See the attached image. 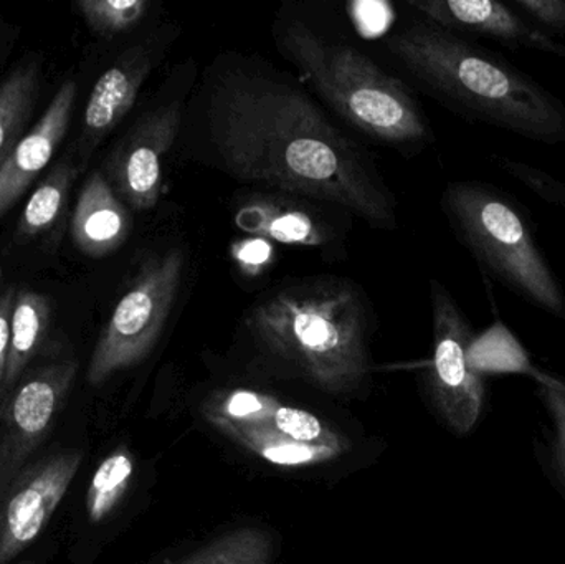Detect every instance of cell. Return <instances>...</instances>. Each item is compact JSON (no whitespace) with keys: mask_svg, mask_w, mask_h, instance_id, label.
<instances>
[{"mask_svg":"<svg viewBox=\"0 0 565 564\" xmlns=\"http://www.w3.org/2000/svg\"><path fill=\"white\" fill-rule=\"evenodd\" d=\"M209 135L238 181L341 205L374 227H394L392 195L305 92L275 76L231 72L214 79Z\"/></svg>","mask_w":565,"mask_h":564,"instance_id":"cell-1","label":"cell"},{"mask_svg":"<svg viewBox=\"0 0 565 564\" xmlns=\"http://www.w3.org/2000/svg\"><path fill=\"white\" fill-rule=\"evenodd\" d=\"M408 73L451 111L547 146L565 145V103L493 50L424 20L388 39Z\"/></svg>","mask_w":565,"mask_h":564,"instance_id":"cell-2","label":"cell"},{"mask_svg":"<svg viewBox=\"0 0 565 564\" xmlns=\"http://www.w3.org/2000/svg\"><path fill=\"white\" fill-rule=\"evenodd\" d=\"M252 333L328 393H351L369 373L365 313L345 281L285 288L252 308Z\"/></svg>","mask_w":565,"mask_h":564,"instance_id":"cell-3","label":"cell"},{"mask_svg":"<svg viewBox=\"0 0 565 564\" xmlns=\"http://www.w3.org/2000/svg\"><path fill=\"white\" fill-rule=\"evenodd\" d=\"M441 211L487 277L565 321V291L551 267L530 211L513 195L481 181H455L441 194Z\"/></svg>","mask_w":565,"mask_h":564,"instance_id":"cell-4","label":"cell"},{"mask_svg":"<svg viewBox=\"0 0 565 564\" xmlns=\"http://www.w3.org/2000/svg\"><path fill=\"white\" fill-rule=\"evenodd\" d=\"M280 42L319 96L365 135L401 146L434 141L417 99L354 46L328 42L298 20L282 30Z\"/></svg>","mask_w":565,"mask_h":564,"instance_id":"cell-5","label":"cell"},{"mask_svg":"<svg viewBox=\"0 0 565 564\" xmlns=\"http://www.w3.org/2000/svg\"><path fill=\"white\" fill-rule=\"evenodd\" d=\"M184 272L178 248L148 258L103 330L88 366V383H105L141 363L158 343L174 307Z\"/></svg>","mask_w":565,"mask_h":564,"instance_id":"cell-6","label":"cell"},{"mask_svg":"<svg viewBox=\"0 0 565 564\" xmlns=\"http://www.w3.org/2000/svg\"><path fill=\"white\" fill-rule=\"evenodd\" d=\"M430 304L434 358L428 394L445 426L457 436H468L477 429L488 396L487 381L468 363L473 327L454 295L435 278L430 280Z\"/></svg>","mask_w":565,"mask_h":564,"instance_id":"cell-7","label":"cell"},{"mask_svg":"<svg viewBox=\"0 0 565 564\" xmlns=\"http://www.w3.org/2000/svg\"><path fill=\"white\" fill-rule=\"evenodd\" d=\"M75 361L25 371L6 394L0 414V490L29 464L65 406L76 376Z\"/></svg>","mask_w":565,"mask_h":564,"instance_id":"cell-8","label":"cell"},{"mask_svg":"<svg viewBox=\"0 0 565 564\" xmlns=\"http://www.w3.org/2000/svg\"><path fill=\"white\" fill-rule=\"evenodd\" d=\"M82 462V450H58L26 464L0 490V564L13 562L39 539Z\"/></svg>","mask_w":565,"mask_h":564,"instance_id":"cell-9","label":"cell"},{"mask_svg":"<svg viewBox=\"0 0 565 564\" xmlns=\"http://www.w3.org/2000/svg\"><path fill=\"white\" fill-rule=\"evenodd\" d=\"M182 121V103L171 102L148 113L113 149L106 179L119 199L136 212L158 204L162 162L174 146Z\"/></svg>","mask_w":565,"mask_h":564,"instance_id":"cell-10","label":"cell"},{"mask_svg":"<svg viewBox=\"0 0 565 564\" xmlns=\"http://www.w3.org/2000/svg\"><path fill=\"white\" fill-rule=\"evenodd\" d=\"M428 22L455 33L484 36L511 50L565 58V43L546 35L503 0H408Z\"/></svg>","mask_w":565,"mask_h":564,"instance_id":"cell-11","label":"cell"},{"mask_svg":"<svg viewBox=\"0 0 565 564\" xmlns=\"http://www.w3.org/2000/svg\"><path fill=\"white\" fill-rule=\"evenodd\" d=\"M151 70V50L135 46L99 76L83 115L76 164L79 162L85 168L96 148L128 115Z\"/></svg>","mask_w":565,"mask_h":564,"instance_id":"cell-12","label":"cell"},{"mask_svg":"<svg viewBox=\"0 0 565 564\" xmlns=\"http://www.w3.org/2000/svg\"><path fill=\"white\" fill-rule=\"evenodd\" d=\"M75 98L76 83L73 79L63 83L39 123L0 166V217L19 201L55 155L68 131Z\"/></svg>","mask_w":565,"mask_h":564,"instance_id":"cell-13","label":"cell"},{"mask_svg":"<svg viewBox=\"0 0 565 564\" xmlns=\"http://www.w3.org/2000/svg\"><path fill=\"white\" fill-rule=\"evenodd\" d=\"M131 232L128 205L113 191L103 172L89 175L72 217V238L86 257L103 258L118 251Z\"/></svg>","mask_w":565,"mask_h":564,"instance_id":"cell-14","label":"cell"},{"mask_svg":"<svg viewBox=\"0 0 565 564\" xmlns=\"http://www.w3.org/2000/svg\"><path fill=\"white\" fill-rule=\"evenodd\" d=\"M238 227L258 238L315 247L328 241V232L291 199L254 195L242 202L235 214Z\"/></svg>","mask_w":565,"mask_h":564,"instance_id":"cell-15","label":"cell"},{"mask_svg":"<svg viewBox=\"0 0 565 564\" xmlns=\"http://www.w3.org/2000/svg\"><path fill=\"white\" fill-rule=\"evenodd\" d=\"M531 380L544 414L534 444L536 459L547 482L565 503V376L537 368Z\"/></svg>","mask_w":565,"mask_h":564,"instance_id":"cell-16","label":"cell"},{"mask_svg":"<svg viewBox=\"0 0 565 564\" xmlns=\"http://www.w3.org/2000/svg\"><path fill=\"white\" fill-rule=\"evenodd\" d=\"M50 320L52 307L49 298L29 288L17 291L10 318V351L3 394L13 390L25 374L30 361L39 353L49 333Z\"/></svg>","mask_w":565,"mask_h":564,"instance_id":"cell-17","label":"cell"},{"mask_svg":"<svg viewBox=\"0 0 565 564\" xmlns=\"http://www.w3.org/2000/svg\"><path fill=\"white\" fill-rule=\"evenodd\" d=\"M468 363L475 373L483 377L493 374L533 377L537 371L526 348L501 320H494L490 328L475 334L468 350Z\"/></svg>","mask_w":565,"mask_h":564,"instance_id":"cell-18","label":"cell"},{"mask_svg":"<svg viewBox=\"0 0 565 564\" xmlns=\"http://www.w3.org/2000/svg\"><path fill=\"white\" fill-rule=\"evenodd\" d=\"M78 172L79 166L73 161L60 162L49 172L30 195L20 215L17 224L20 237H35L55 227L65 212L70 189Z\"/></svg>","mask_w":565,"mask_h":564,"instance_id":"cell-19","label":"cell"},{"mask_svg":"<svg viewBox=\"0 0 565 564\" xmlns=\"http://www.w3.org/2000/svg\"><path fill=\"white\" fill-rule=\"evenodd\" d=\"M221 430L231 436L235 443L277 466H312V464L328 462L342 453L332 447L296 443L271 427L225 426L221 427Z\"/></svg>","mask_w":565,"mask_h":564,"instance_id":"cell-20","label":"cell"},{"mask_svg":"<svg viewBox=\"0 0 565 564\" xmlns=\"http://www.w3.org/2000/svg\"><path fill=\"white\" fill-rule=\"evenodd\" d=\"M39 70L20 66L0 85V166L9 159L23 136L36 96Z\"/></svg>","mask_w":565,"mask_h":564,"instance_id":"cell-21","label":"cell"},{"mask_svg":"<svg viewBox=\"0 0 565 564\" xmlns=\"http://www.w3.org/2000/svg\"><path fill=\"white\" fill-rule=\"evenodd\" d=\"M135 476V459L126 447L113 450L96 469L86 492V515L92 523L108 519L125 499Z\"/></svg>","mask_w":565,"mask_h":564,"instance_id":"cell-22","label":"cell"},{"mask_svg":"<svg viewBox=\"0 0 565 564\" xmlns=\"http://www.w3.org/2000/svg\"><path fill=\"white\" fill-rule=\"evenodd\" d=\"M281 403L267 394L237 390L215 396L205 407L207 419L215 427H267Z\"/></svg>","mask_w":565,"mask_h":564,"instance_id":"cell-23","label":"cell"},{"mask_svg":"<svg viewBox=\"0 0 565 564\" xmlns=\"http://www.w3.org/2000/svg\"><path fill=\"white\" fill-rule=\"evenodd\" d=\"M274 539L264 530L241 529L214 540L181 564H270Z\"/></svg>","mask_w":565,"mask_h":564,"instance_id":"cell-24","label":"cell"},{"mask_svg":"<svg viewBox=\"0 0 565 564\" xmlns=\"http://www.w3.org/2000/svg\"><path fill=\"white\" fill-rule=\"evenodd\" d=\"M76 7L89 29L102 36L129 32L142 22L149 10L146 0H79Z\"/></svg>","mask_w":565,"mask_h":564,"instance_id":"cell-25","label":"cell"},{"mask_svg":"<svg viewBox=\"0 0 565 564\" xmlns=\"http://www.w3.org/2000/svg\"><path fill=\"white\" fill-rule=\"evenodd\" d=\"M271 429L296 440V443L309 444V446H326L344 453L348 443L334 430L329 429L315 414L302 409L280 406L271 421Z\"/></svg>","mask_w":565,"mask_h":564,"instance_id":"cell-26","label":"cell"},{"mask_svg":"<svg viewBox=\"0 0 565 564\" xmlns=\"http://www.w3.org/2000/svg\"><path fill=\"white\" fill-rule=\"evenodd\" d=\"M493 161L504 174L516 179L547 204L565 207V184L550 172L507 156H494Z\"/></svg>","mask_w":565,"mask_h":564,"instance_id":"cell-27","label":"cell"},{"mask_svg":"<svg viewBox=\"0 0 565 564\" xmlns=\"http://www.w3.org/2000/svg\"><path fill=\"white\" fill-rule=\"evenodd\" d=\"M508 3L546 35L565 36V0H508Z\"/></svg>","mask_w":565,"mask_h":564,"instance_id":"cell-28","label":"cell"},{"mask_svg":"<svg viewBox=\"0 0 565 564\" xmlns=\"http://www.w3.org/2000/svg\"><path fill=\"white\" fill-rule=\"evenodd\" d=\"M15 294L17 291L10 288V290H7L6 294L0 297V391L3 390L7 363H9L10 318H12Z\"/></svg>","mask_w":565,"mask_h":564,"instance_id":"cell-29","label":"cell"},{"mask_svg":"<svg viewBox=\"0 0 565 564\" xmlns=\"http://www.w3.org/2000/svg\"><path fill=\"white\" fill-rule=\"evenodd\" d=\"M30 564V563H29Z\"/></svg>","mask_w":565,"mask_h":564,"instance_id":"cell-30","label":"cell"}]
</instances>
